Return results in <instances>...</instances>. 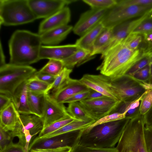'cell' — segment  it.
Returning <instances> with one entry per match:
<instances>
[{
	"label": "cell",
	"instance_id": "17",
	"mask_svg": "<svg viewBox=\"0 0 152 152\" xmlns=\"http://www.w3.org/2000/svg\"><path fill=\"white\" fill-rule=\"evenodd\" d=\"M71 16L70 9L67 6L65 7L41 22L38 34L40 35L50 30L68 25Z\"/></svg>",
	"mask_w": 152,
	"mask_h": 152
},
{
	"label": "cell",
	"instance_id": "56",
	"mask_svg": "<svg viewBox=\"0 0 152 152\" xmlns=\"http://www.w3.org/2000/svg\"><path fill=\"white\" fill-rule=\"evenodd\" d=\"M150 64L152 63V56L150 57Z\"/></svg>",
	"mask_w": 152,
	"mask_h": 152
},
{
	"label": "cell",
	"instance_id": "18",
	"mask_svg": "<svg viewBox=\"0 0 152 152\" xmlns=\"http://www.w3.org/2000/svg\"><path fill=\"white\" fill-rule=\"evenodd\" d=\"M149 13L122 22L113 28L112 37L107 50L114 45L123 41Z\"/></svg>",
	"mask_w": 152,
	"mask_h": 152
},
{
	"label": "cell",
	"instance_id": "23",
	"mask_svg": "<svg viewBox=\"0 0 152 152\" xmlns=\"http://www.w3.org/2000/svg\"><path fill=\"white\" fill-rule=\"evenodd\" d=\"M104 28L101 22L81 36L76 40L75 44L80 48L90 51L91 53L96 40Z\"/></svg>",
	"mask_w": 152,
	"mask_h": 152
},
{
	"label": "cell",
	"instance_id": "22",
	"mask_svg": "<svg viewBox=\"0 0 152 152\" xmlns=\"http://www.w3.org/2000/svg\"><path fill=\"white\" fill-rule=\"evenodd\" d=\"M19 114L13 103L12 102L0 112V127L6 131H12L15 126Z\"/></svg>",
	"mask_w": 152,
	"mask_h": 152
},
{
	"label": "cell",
	"instance_id": "52",
	"mask_svg": "<svg viewBox=\"0 0 152 152\" xmlns=\"http://www.w3.org/2000/svg\"><path fill=\"white\" fill-rule=\"evenodd\" d=\"M107 97L96 91L91 89L90 93L86 99H94Z\"/></svg>",
	"mask_w": 152,
	"mask_h": 152
},
{
	"label": "cell",
	"instance_id": "19",
	"mask_svg": "<svg viewBox=\"0 0 152 152\" xmlns=\"http://www.w3.org/2000/svg\"><path fill=\"white\" fill-rule=\"evenodd\" d=\"M89 89L82 84L79 80L70 78L64 86L50 95L57 102L64 103L65 100L76 94Z\"/></svg>",
	"mask_w": 152,
	"mask_h": 152
},
{
	"label": "cell",
	"instance_id": "54",
	"mask_svg": "<svg viewBox=\"0 0 152 152\" xmlns=\"http://www.w3.org/2000/svg\"><path fill=\"white\" fill-rule=\"evenodd\" d=\"M147 83L150 85V86L152 88V76L150 77Z\"/></svg>",
	"mask_w": 152,
	"mask_h": 152
},
{
	"label": "cell",
	"instance_id": "14",
	"mask_svg": "<svg viewBox=\"0 0 152 152\" xmlns=\"http://www.w3.org/2000/svg\"><path fill=\"white\" fill-rule=\"evenodd\" d=\"M69 114L64 103L56 101L48 93L45 94L43 115V129Z\"/></svg>",
	"mask_w": 152,
	"mask_h": 152
},
{
	"label": "cell",
	"instance_id": "37",
	"mask_svg": "<svg viewBox=\"0 0 152 152\" xmlns=\"http://www.w3.org/2000/svg\"><path fill=\"white\" fill-rule=\"evenodd\" d=\"M152 106V89L148 90L143 95L141 101L140 114L144 115Z\"/></svg>",
	"mask_w": 152,
	"mask_h": 152
},
{
	"label": "cell",
	"instance_id": "31",
	"mask_svg": "<svg viewBox=\"0 0 152 152\" xmlns=\"http://www.w3.org/2000/svg\"><path fill=\"white\" fill-rule=\"evenodd\" d=\"M50 85L37 79L34 75L26 81L28 91L36 93H47Z\"/></svg>",
	"mask_w": 152,
	"mask_h": 152
},
{
	"label": "cell",
	"instance_id": "11",
	"mask_svg": "<svg viewBox=\"0 0 152 152\" xmlns=\"http://www.w3.org/2000/svg\"><path fill=\"white\" fill-rule=\"evenodd\" d=\"M121 102L106 97L94 99H85L79 102L91 117L96 121L114 112Z\"/></svg>",
	"mask_w": 152,
	"mask_h": 152
},
{
	"label": "cell",
	"instance_id": "2",
	"mask_svg": "<svg viewBox=\"0 0 152 152\" xmlns=\"http://www.w3.org/2000/svg\"><path fill=\"white\" fill-rule=\"evenodd\" d=\"M40 35L29 31L18 30L12 34L8 43L9 63L28 66L40 60L42 46Z\"/></svg>",
	"mask_w": 152,
	"mask_h": 152
},
{
	"label": "cell",
	"instance_id": "20",
	"mask_svg": "<svg viewBox=\"0 0 152 152\" xmlns=\"http://www.w3.org/2000/svg\"><path fill=\"white\" fill-rule=\"evenodd\" d=\"M73 27L66 25L49 30L39 35L42 44L56 46L64 40L73 30Z\"/></svg>",
	"mask_w": 152,
	"mask_h": 152
},
{
	"label": "cell",
	"instance_id": "46",
	"mask_svg": "<svg viewBox=\"0 0 152 152\" xmlns=\"http://www.w3.org/2000/svg\"><path fill=\"white\" fill-rule=\"evenodd\" d=\"M144 136L148 152H152V128L145 126Z\"/></svg>",
	"mask_w": 152,
	"mask_h": 152
},
{
	"label": "cell",
	"instance_id": "1",
	"mask_svg": "<svg viewBox=\"0 0 152 152\" xmlns=\"http://www.w3.org/2000/svg\"><path fill=\"white\" fill-rule=\"evenodd\" d=\"M145 56L141 49L131 50L123 41L101 55L102 61L96 70L113 80L125 75L135 63Z\"/></svg>",
	"mask_w": 152,
	"mask_h": 152
},
{
	"label": "cell",
	"instance_id": "45",
	"mask_svg": "<svg viewBox=\"0 0 152 152\" xmlns=\"http://www.w3.org/2000/svg\"><path fill=\"white\" fill-rule=\"evenodd\" d=\"M34 76L37 79L50 85L53 82L56 77L39 71H37Z\"/></svg>",
	"mask_w": 152,
	"mask_h": 152
},
{
	"label": "cell",
	"instance_id": "58",
	"mask_svg": "<svg viewBox=\"0 0 152 152\" xmlns=\"http://www.w3.org/2000/svg\"><path fill=\"white\" fill-rule=\"evenodd\" d=\"M29 152H36L34 151H29Z\"/></svg>",
	"mask_w": 152,
	"mask_h": 152
},
{
	"label": "cell",
	"instance_id": "44",
	"mask_svg": "<svg viewBox=\"0 0 152 152\" xmlns=\"http://www.w3.org/2000/svg\"><path fill=\"white\" fill-rule=\"evenodd\" d=\"M91 91V89H89L77 93L65 100L64 103H69L73 102H79L85 99L90 93Z\"/></svg>",
	"mask_w": 152,
	"mask_h": 152
},
{
	"label": "cell",
	"instance_id": "55",
	"mask_svg": "<svg viewBox=\"0 0 152 152\" xmlns=\"http://www.w3.org/2000/svg\"><path fill=\"white\" fill-rule=\"evenodd\" d=\"M150 67L151 75V76H152V63H151L150 64Z\"/></svg>",
	"mask_w": 152,
	"mask_h": 152
},
{
	"label": "cell",
	"instance_id": "28",
	"mask_svg": "<svg viewBox=\"0 0 152 152\" xmlns=\"http://www.w3.org/2000/svg\"><path fill=\"white\" fill-rule=\"evenodd\" d=\"M95 121L92 119L85 121L75 119L60 129L41 138H48L75 130L84 129Z\"/></svg>",
	"mask_w": 152,
	"mask_h": 152
},
{
	"label": "cell",
	"instance_id": "39",
	"mask_svg": "<svg viewBox=\"0 0 152 152\" xmlns=\"http://www.w3.org/2000/svg\"><path fill=\"white\" fill-rule=\"evenodd\" d=\"M152 31V18L149 15L131 33L142 35Z\"/></svg>",
	"mask_w": 152,
	"mask_h": 152
},
{
	"label": "cell",
	"instance_id": "12",
	"mask_svg": "<svg viewBox=\"0 0 152 152\" xmlns=\"http://www.w3.org/2000/svg\"><path fill=\"white\" fill-rule=\"evenodd\" d=\"M29 6L37 19L46 18L76 0H28Z\"/></svg>",
	"mask_w": 152,
	"mask_h": 152
},
{
	"label": "cell",
	"instance_id": "34",
	"mask_svg": "<svg viewBox=\"0 0 152 152\" xmlns=\"http://www.w3.org/2000/svg\"><path fill=\"white\" fill-rule=\"evenodd\" d=\"M83 1L88 4L91 9L109 10L117 3L116 0H83Z\"/></svg>",
	"mask_w": 152,
	"mask_h": 152
},
{
	"label": "cell",
	"instance_id": "33",
	"mask_svg": "<svg viewBox=\"0 0 152 152\" xmlns=\"http://www.w3.org/2000/svg\"><path fill=\"white\" fill-rule=\"evenodd\" d=\"M64 67L62 60L50 59L48 62L39 71L56 77Z\"/></svg>",
	"mask_w": 152,
	"mask_h": 152
},
{
	"label": "cell",
	"instance_id": "27",
	"mask_svg": "<svg viewBox=\"0 0 152 152\" xmlns=\"http://www.w3.org/2000/svg\"><path fill=\"white\" fill-rule=\"evenodd\" d=\"M91 54L90 51L80 48L71 56L62 60L64 67L72 69L75 66H79L94 57Z\"/></svg>",
	"mask_w": 152,
	"mask_h": 152
},
{
	"label": "cell",
	"instance_id": "25",
	"mask_svg": "<svg viewBox=\"0 0 152 152\" xmlns=\"http://www.w3.org/2000/svg\"><path fill=\"white\" fill-rule=\"evenodd\" d=\"M45 94L28 91V105L32 114L42 118L43 115Z\"/></svg>",
	"mask_w": 152,
	"mask_h": 152
},
{
	"label": "cell",
	"instance_id": "36",
	"mask_svg": "<svg viewBox=\"0 0 152 152\" xmlns=\"http://www.w3.org/2000/svg\"><path fill=\"white\" fill-rule=\"evenodd\" d=\"M71 152H118L116 147L100 148L77 144L73 147Z\"/></svg>",
	"mask_w": 152,
	"mask_h": 152
},
{
	"label": "cell",
	"instance_id": "53",
	"mask_svg": "<svg viewBox=\"0 0 152 152\" xmlns=\"http://www.w3.org/2000/svg\"><path fill=\"white\" fill-rule=\"evenodd\" d=\"M0 44V66H1L6 63L5 62V57L4 55V52L3 51L2 48V45L1 43V42Z\"/></svg>",
	"mask_w": 152,
	"mask_h": 152
},
{
	"label": "cell",
	"instance_id": "16",
	"mask_svg": "<svg viewBox=\"0 0 152 152\" xmlns=\"http://www.w3.org/2000/svg\"><path fill=\"white\" fill-rule=\"evenodd\" d=\"M79 48L75 44L59 46L42 45L40 50L39 59L62 61L71 56Z\"/></svg>",
	"mask_w": 152,
	"mask_h": 152
},
{
	"label": "cell",
	"instance_id": "6",
	"mask_svg": "<svg viewBox=\"0 0 152 152\" xmlns=\"http://www.w3.org/2000/svg\"><path fill=\"white\" fill-rule=\"evenodd\" d=\"M36 69L30 66L10 63L0 66V93L12 97L16 89L33 76Z\"/></svg>",
	"mask_w": 152,
	"mask_h": 152
},
{
	"label": "cell",
	"instance_id": "10",
	"mask_svg": "<svg viewBox=\"0 0 152 152\" xmlns=\"http://www.w3.org/2000/svg\"><path fill=\"white\" fill-rule=\"evenodd\" d=\"M44 123L42 118L33 114H19L14 129L10 132L13 139L17 137L18 142L24 147L25 144V137L23 132L29 131L33 136L39 133L43 128Z\"/></svg>",
	"mask_w": 152,
	"mask_h": 152
},
{
	"label": "cell",
	"instance_id": "41",
	"mask_svg": "<svg viewBox=\"0 0 152 152\" xmlns=\"http://www.w3.org/2000/svg\"><path fill=\"white\" fill-rule=\"evenodd\" d=\"M130 75L140 81L147 82L151 76L150 64Z\"/></svg>",
	"mask_w": 152,
	"mask_h": 152
},
{
	"label": "cell",
	"instance_id": "30",
	"mask_svg": "<svg viewBox=\"0 0 152 152\" xmlns=\"http://www.w3.org/2000/svg\"><path fill=\"white\" fill-rule=\"evenodd\" d=\"M66 110L69 114L75 119L84 121L93 120L79 102L69 103Z\"/></svg>",
	"mask_w": 152,
	"mask_h": 152
},
{
	"label": "cell",
	"instance_id": "35",
	"mask_svg": "<svg viewBox=\"0 0 152 152\" xmlns=\"http://www.w3.org/2000/svg\"><path fill=\"white\" fill-rule=\"evenodd\" d=\"M143 41L142 35L131 33L123 41L130 49L135 50L140 48Z\"/></svg>",
	"mask_w": 152,
	"mask_h": 152
},
{
	"label": "cell",
	"instance_id": "38",
	"mask_svg": "<svg viewBox=\"0 0 152 152\" xmlns=\"http://www.w3.org/2000/svg\"><path fill=\"white\" fill-rule=\"evenodd\" d=\"M124 118H125L124 114L117 112H113L96 121L85 129H88L99 124L118 120Z\"/></svg>",
	"mask_w": 152,
	"mask_h": 152
},
{
	"label": "cell",
	"instance_id": "57",
	"mask_svg": "<svg viewBox=\"0 0 152 152\" xmlns=\"http://www.w3.org/2000/svg\"><path fill=\"white\" fill-rule=\"evenodd\" d=\"M149 16L152 18V11L149 13Z\"/></svg>",
	"mask_w": 152,
	"mask_h": 152
},
{
	"label": "cell",
	"instance_id": "43",
	"mask_svg": "<svg viewBox=\"0 0 152 152\" xmlns=\"http://www.w3.org/2000/svg\"><path fill=\"white\" fill-rule=\"evenodd\" d=\"M10 131H6L0 127V151L12 142Z\"/></svg>",
	"mask_w": 152,
	"mask_h": 152
},
{
	"label": "cell",
	"instance_id": "47",
	"mask_svg": "<svg viewBox=\"0 0 152 152\" xmlns=\"http://www.w3.org/2000/svg\"><path fill=\"white\" fill-rule=\"evenodd\" d=\"M0 152H26L24 146L18 143H14L11 142Z\"/></svg>",
	"mask_w": 152,
	"mask_h": 152
},
{
	"label": "cell",
	"instance_id": "13",
	"mask_svg": "<svg viewBox=\"0 0 152 152\" xmlns=\"http://www.w3.org/2000/svg\"><path fill=\"white\" fill-rule=\"evenodd\" d=\"M108 10L91 9L83 13L73 27V32L81 37L101 22Z\"/></svg>",
	"mask_w": 152,
	"mask_h": 152
},
{
	"label": "cell",
	"instance_id": "8",
	"mask_svg": "<svg viewBox=\"0 0 152 152\" xmlns=\"http://www.w3.org/2000/svg\"><path fill=\"white\" fill-rule=\"evenodd\" d=\"M152 11V4L148 5H126L121 0L108 10L101 21L105 28H113L129 20L142 16Z\"/></svg>",
	"mask_w": 152,
	"mask_h": 152
},
{
	"label": "cell",
	"instance_id": "26",
	"mask_svg": "<svg viewBox=\"0 0 152 152\" xmlns=\"http://www.w3.org/2000/svg\"><path fill=\"white\" fill-rule=\"evenodd\" d=\"M143 95L133 101L121 102L114 112L123 114L125 118L130 119L138 116L141 114L140 108L141 100Z\"/></svg>",
	"mask_w": 152,
	"mask_h": 152
},
{
	"label": "cell",
	"instance_id": "21",
	"mask_svg": "<svg viewBox=\"0 0 152 152\" xmlns=\"http://www.w3.org/2000/svg\"><path fill=\"white\" fill-rule=\"evenodd\" d=\"M26 81L16 89L12 97V102L20 114H32L28 105Z\"/></svg>",
	"mask_w": 152,
	"mask_h": 152
},
{
	"label": "cell",
	"instance_id": "15",
	"mask_svg": "<svg viewBox=\"0 0 152 152\" xmlns=\"http://www.w3.org/2000/svg\"><path fill=\"white\" fill-rule=\"evenodd\" d=\"M88 88L98 91L114 100L119 101L112 91L110 86V79L102 74H86L79 80Z\"/></svg>",
	"mask_w": 152,
	"mask_h": 152
},
{
	"label": "cell",
	"instance_id": "40",
	"mask_svg": "<svg viewBox=\"0 0 152 152\" xmlns=\"http://www.w3.org/2000/svg\"><path fill=\"white\" fill-rule=\"evenodd\" d=\"M143 41L141 46L145 56H152V31L142 35Z\"/></svg>",
	"mask_w": 152,
	"mask_h": 152
},
{
	"label": "cell",
	"instance_id": "48",
	"mask_svg": "<svg viewBox=\"0 0 152 152\" xmlns=\"http://www.w3.org/2000/svg\"><path fill=\"white\" fill-rule=\"evenodd\" d=\"M12 102V98L6 95L0 94V112L7 107Z\"/></svg>",
	"mask_w": 152,
	"mask_h": 152
},
{
	"label": "cell",
	"instance_id": "4",
	"mask_svg": "<svg viewBox=\"0 0 152 152\" xmlns=\"http://www.w3.org/2000/svg\"><path fill=\"white\" fill-rule=\"evenodd\" d=\"M145 127L143 115L129 119L116 147L118 152H148L145 138Z\"/></svg>",
	"mask_w": 152,
	"mask_h": 152
},
{
	"label": "cell",
	"instance_id": "50",
	"mask_svg": "<svg viewBox=\"0 0 152 152\" xmlns=\"http://www.w3.org/2000/svg\"><path fill=\"white\" fill-rule=\"evenodd\" d=\"M143 116L145 126L152 128V106Z\"/></svg>",
	"mask_w": 152,
	"mask_h": 152
},
{
	"label": "cell",
	"instance_id": "3",
	"mask_svg": "<svg viewBox=\"0 0 152 152\" xmlns=\"http://www.w3.org/2000/svg\"><path fill=\"white\" fill-rule=\"evenodd\" d=\"M130 119L124 118L83 129L77 144L100 148H114Z\"/></svg>",
	"mask_w": 152,
	"mask_h": 152
},
{
	"label": "cell",
	"instance_id": "24",
	"mask_svg": "<svg viewBox=\"0 0 152 152\" xmlns=\"http://www.w3.org/2000/svg\"><path fill=\"white\" fill-rule=\"evenodd\" d=\"M113 28H104L96 40L91 56L103 54L108 48L111 40Z\"/></svg>",
	"mask_w": 152,
	"mask_h": 152
},
{
	"label": "cell",
	"instance_id": "32",
	"mask_svg": "<svg viewBox=\"0 0 152 152\" xmlns=\"http://www.w3.org/2000/svg\"><path fill=\"white\" fill-rule=\"evenodd\" d=\"M75 120L69 115L66 117L55 121L48 125L44 129L39 133V137H43L55 132L67 124Z\"/></svg>",
	"mask_w": 152,
	"mask_h": 152
},
{
	"label": "cell",
	"instance_id": "49",
	"mask_svg": "<svg viewBox=\"0 0 152 152\" xmlns=\"http://www.w3.org/2000/svg\"><path fill=\"white\" fill-rule=\"evenodd\" d=\"M72 148L69 146L61 147L56 148L37 149L34 151L36 152H71Z\"/></svg>",
	"mask_w": 152,
	"mask_h": 152
},
{
	"label": "cell",
	"instance_id": "7",
	"mask_svg": "<svg viewBox=\"0 0 152 152\" xmlns=\"http://www.w3.org/2000/svg\"><path fill=\"white\" fill-rule=\"evenodd\" d=\"M110 86L113 93L121 102L136 100L152 89L147 82L140 81L127 75L113 80H110Z\"/></svg>",
	"mask_w": 152,
	"mask_h": 152
},
{
	"label": "cell",
	"instance_id": "9",
	"mask_svg": "<svg viewBox=\"0 0 152 152\" xmlns=\"http://www.w3.org/2000/svg\"><path fill=\"white\" fill-rule=\"evenodd\" d=\"M83 129L75 130L48 138L38 137L30 144L29 151L37 149H44L69 146L72 148L77 144Z\"/></svg>",
	"mask_w": 152,
	"mask_h": 152
},
{
	"label": "cell",
	"instance_id": "5",
	"mask_svg": "<svg viewBox=\"0 0 152 152\" xmlns=\"http://www.w3.org/2000/svg\"><path fill=\"white\" fill-rule=\"evenodd\" d=\"M37 19L28 0H0L1 26H17L31 23Z\"/></svg>",
	"mask_w": 152,
	"mask_h": 152
},
{
	"label": "cell",
	"instance_id": "51",
	"mask_svg": "<svg viewBox=\"0 0 152 152\" xmlns=\"http://www.w3.org/2000/svg\"><path fill=\"white\" fill-rule=\"evenodd\" d=\"M23 134L25 139V144L24 147V148L26 152H29V143L32 138L33 136L31 134L30 132L28 130L24 131L23 132Z\"/></svg>",
	"mask_w": 152,
	"mask_h": 152
},
{
	"label": "cell",
	"instance_id": "42",
	"mask_svg": "<svg viewBox=\"0 0 152 152\" xmlns=\"http://www.w3.org/2000/svg\"><path fill=\"white\" fill-rule=\"evenodd\" d=\"M150 64V57L147 56H145L135 63L131 68L126 75H131Z\"/></svg>",
	"mask_w": 152,
	"mask_h": 152
},
{
	"label": "cell",
	"instance_id": "29",
	"mask_svg": "<svg viewBox=\"0 0 152 152\" xmlns=\"http://www.w3.org/2000/svg\"><path fill=\"white\" fill-rule=\"evenodd\" d=\"M72 71V69L64 67L56 77L54 81L50 85L47 93L51 95L64 86L71 78L70 75Z\"/></svg>",
	"mask_w": 152,
	"mask_h": 152
}]
</instances>
